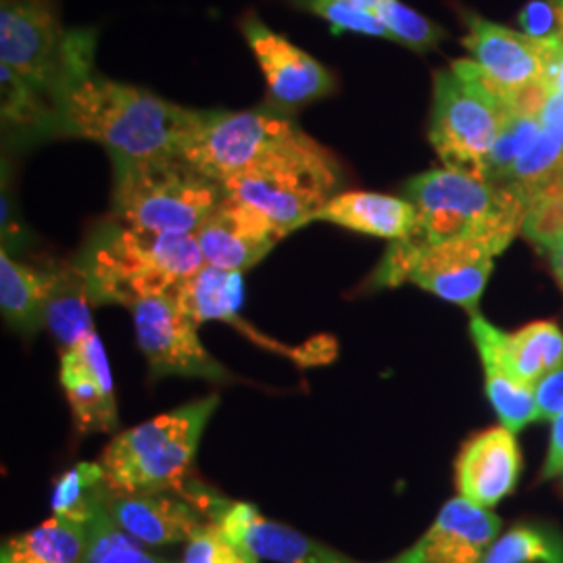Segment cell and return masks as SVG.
<instances>
[{"label":"cell","instance_id":"cell-31","mask_svg":"<svg viewBox=\"0 0 563 563\" xmlns=\"http://www.w3.org/2000/svg\"><path fill=\"white\" fill-rule=\"evenodd\" d=\"M81 563H174L144 549L125 534L107 511V504L88 523V541Z\"/></svg>","mask_w":563,"mask_h":563},{"label":"cell","instance_id":"cell-32","mask_svg":"<svg viewBox=\"0 0 563 563\" xmlns=\"http://www.w3.org/2000/svg\"><path fill=\"white\" fill-rule=\"evenodd\" d=\"M543 123L537 118H523L511 113L505 120L504 128L493 144L486 163H484V181L504 186L516 163L522 159L523 153L539 139Z\"/></svg>","mask_w":563,"mask_h":563},{"label":"cell","instance_id":"cell-44","mask_svg":"<svg viewBox=\"0 0 563 563\" xmlns=\"http://www.w3.org/2000/svg\"><path fill=\"white\" fill-rule=\"evenodd\" d=\"M562 478H563V472H562Z\"/></svg>","mask_w":563,"mask_h":563},{"label":"cell","instance_id":"cell-4","mask_svg":"<svg viewBox=\"0 0 563 563\" xmlns=\"http://www.w3.org/2000/svg\"><path fill=\"white\" fill-rule=\"evenodd\" d=\"M97 305H134L174 295L205 260L195 234H157L109 225L80 260Z\"/></svg>","mask_w":563,"mask_h":563},{"label":"cell","instance_id":"cell-34","mask_svg":"<svg viewBox=\"0 0 563 563\" xmlns=\"http://www.w3.org/2000/svg\"><path fill=\"white\" fill-rule=\"evenodd\" d=\"M522 234L543 251L563 241V176L530 197Z\"/></svg>","mask_w":563,"mask_h":563},{"label":"cell","instance_id":"cell-21","mask_svg":"<svg viewBox=\"0 0 563 563\" xmlns=\"http://www.w3.org/2000/svg\"><path fill=\"white\" fill-rule=\"evenodd\" d=\"M316 222L334 223L360 234L399 242L413 234L418 209L405 197L351 190L339 192L325 202Z\"/></svg>","mask_w":563,"mask_h":563},{"label":"cell","instance_id":"cell-17","mask_svg":"<svg viewBox=\"0 0 563 563\" xmlns=\"http://www.w3.org/2000/svg\"><path fill=\"white\" fill-rule=\"evenodd\" d=\"M522 453L516 432L505 426L488 428L463 444L455 463L460 497L490 509L516 488Z\"/></svg>","mask_w":563,"mask_h":563},{"label":"cell","instance_id":"cell-37","mask_svg":"<svg viewBox=\"0 0 563 563\" xmlns=\"http://www.w3.org/2000/svg\"><path fill=\"white\" fill-rule=\"evenodd\" d=\"M523 34L537 41H563V0H532L518 15Z\"/></svg>","mask_w":563,"mask_h":563},{"label":"cell","instance_id":"cell-13","mask_svg":"<svg viewBox=\"0 0 563 563\" xmlns=\"http://www.w3.org/2000/svg\"><path fill=\"white\" fill-rule=\"evenodd\" d=\"M195 239L207 265L242 274L262 262L284 234L257 209L223 195L197 228Z\"/></svg>","mask_w":563,"mask_h":563},{"label":"cell","instance_id":"cell-19","mask_svg":"<svg viewBox=\"0 0 563 563\" xmlns=\"http://www.w3.org/2000/svg\"><path fill=\"white\" fill-rule=\"evenodd\" d=\"M218 523L236 543L244 544L267 562L360 563L290 526L267 520L255 505L232 501Z\"/></svg>","mask_w":563,"mask_h":563},{"label":"cell","instance_id":"cell-11","mask_svg":"<svg viewBox=\"0 0 563 563\" xmlns=\"http://www.w3.org/2000/svg\"><path fill=\"white\" fill-rule=\"evenodd\" d=\"M128 309L153 376H186L216 383L230 378V372L202 346L197 334L199 325L181 311L174 295L142 299Z\"/></svg>","mask_w":563,"mask_h":563},{"label":"cell","instance_id":"cell-26","mask_svg":"<svg viewBox=\"0 0 563 563\" xmlns=\"http://www.w3.org/2000/svg\"><path fill=\"white\" fill-rule=\"evenodd\" d=\"M88 526L51 516L41 526L13 537L2 547V558L21 563H81Z\"/></svg>","mask_w":563,"mask_h":563},{"label":"cell","instance_id":"cell-36","mask_svg":"<svg viewBox=\"0 0 563 563\" xmlns=\"http://www.w3.org/2000/svg\"><path fill=\"white\" fill-rule=\"evenodd\" d=\"M180 563H260V558L236 543L220 523L209 522L186 543Z\"/></svg>","mask_w":563,"mask_h":563},{"label":"cell","instance_id":"cell-42","mask_svg":"<svg viewBox=\"0 0 563 563\" xmlns=\"http://www.w3.org/2000/svg\"><path fill=\"white\" fill-rule=\"evenodd\" d=\"M353 2H355L357 7H362V9L372 13V9H374V7H378V4L384 2V0H353Z\"/></svg>","mask_w":563,"mask_h":563},{"label":"cell","instance_id":"cell-14","mask_svg":"<svg viewBox=\"0 0 563 563\" xmlns=\"http://www.w3.org/2000/svg\"><path fill=\"white\" fill-rule=\"evenodd\" d=\"M467 34L463 46L484 74L504 90L520 88L530 81L544 80L551 59L562 41H537L523 32L467 15Z\"/></svg>","mask_w":563,"mask_h":563},{"label":"cell","instance_id":"cell-2","mask_svg":"<svg viewBox=\"0 0 563 563\" xmlns=\"http://www.w3.org/2000/svg\"><path fill=\"white\" fill-rule=\"evenodd\" d=\"M218 405L220 397L209 395L115 437L99 460L111 495L178 493L202 511L213 495L199 484L190 486L188 478Z\"/></svg>","mask_w":563,"mask_h":563},{"label":"cell","instance_id":"cell-7","mask_svg":"<svg viewBox=\"0 0 563 563\" xmlns=\"http://www.w3.org/2000/svg\"><path fill=\"white\" fill-rule=\"evenodd\" d=\"M505 92L474 59L437 74L428 139L446 169L484 180L486 157L514 113Z\"/></svg>","mask_w":563,"mask_h":563},{"label":"cell","instance_id":"cell-27","mask_svg":"<svg viewBox=\"0 0 563 563\" xmlns=\"http://www.w3.org/2000/svg\"><path fill=\"white\" fill-rule=\"evenodd\" d=\"M109 497L111 490L101 463L80 462L55 481L51 507L53 516L88 526Z\"/></svg>","mask_w":563,"mask_h":563},{"label":"cell","instance_id":"cell-35","mask_svg":"<svg viewBox=\"0 0 563 563\" xmlns=\"http://www.w3.org/2000/svg\"><path fill=\"white\" fill-rule=\"evenodd\" d=\"M295 7L309 11L330 23L334 34H363L390 41L388 30L374 13L357 7L353 0H290Z\"/></svg>","mask_w":563,"mask_h":563},{"label":"cell","instance_id":"cell-28","mask_svg":"<svg viewBox=\"0 0 563 563\" xmlns=\"http://www.w3.org/2000/svg\"><path fill=\"white\" fill-rule=\"evenodd\" d=\"M0 109L2 123L23 139H46L53 136V102L38 92L34 86L21 80L9 67L0 65Z\"/></svg>","mask_w":563,"mask_h":563},{"label":"cell","instance_id":"cell-1","mask_svg":"<svg viewBox=\"0 0 563 563\" xmlns=\"http://www.w3.org/2000/svg\"><path fill=\"white\" fill-rule=\"evenodd\" d=\"M53 136L104 146L111 157L181 155L201 111L95 71V32L71 30L53 92Z\"/></svg>","mask_w":563,"mask_h":563},{"label":"cell","instance_id":"cell-24","mask_svg":"<svg viewBox=\"0 0 563 563\" xmlns=\"http://www.w3.org/2000/svg\"><path fill=\"white\" fill-rule=\"evenodd\" d=\"M505 362L528 386H534L562 362L563 332L555 322H532L516 332H495Z\"/></svg>","mask_w":563,"mask_h":563},{"label":"cell","instance_id":"cell-38","mask_svg":"<svg viewBox=\"0 0 563 563\" xmlns=\"http://www.w3.org/2000/svg\"><path fill=\"white\" fill-rule=\"evenodd\" d=\"M553 95L551 86L547 84V80L530 81V84H523L520 88H514V90H507L505 92V101L509 104V109L518 115L523 118H537L541 120V113H543L549 97Z\"/></svg>","mask_w":563,"mask_h":563},{"label":"cell","instance_id":"cell-6","mask_svg":"<svg viewBox=\"0 0 563 563\" xmlns=\"http://www.w3.org/2000/svg\"><path fill=\"white\" fill-rule=\"evenodd\" d=\"M113 159V213L121 225L157 234H195L223 199L220 181L181 155Z\"/></svg>","mask_w":563,"mask_h":563},{"label":"cell","instance_id":"cell-8","mask_svg":"<svg viewBox=\"0 0 563 563\" xmlns=\"http://www.w3.org/2000/svg\"><path fill=\"white\" fill-rule=\"evenodd\" d=\"M495 257L490 244L474 239L439 242L413 251L390 244L374 274V284L395 288L411 282L443 301L474 311L493 274Z\"/></svg>","mask_w":563,"mask_h":563},{"label":"cell","instance_id":"cell-33","mask_svg":"<svg viewBox=\"0 0 563 563\" xmlns=\"http://www.w3.org/2000/svg\"><path fill=\"white\" fill-rule=\"evenodd\" d=\"M372 13L383 21L384 27L390 34V41L399 42L411 51H432L446 38V32L441 25L405 7L399 0H384L372 9Z\"/></svg>","mask_w":563,"mask_h":563},{"label":"cell","instance_id":"cell-41","mask_svg":"<svg viewBox=\"0 0 563 563\" xmlns=\"http://www.w3.org/2000/svg\"><path fill=\"white\" fill-rule=\"evenodd\" d=\"M547 255H549L551 269H553V274H555V278L560 282V286H562L563 290V241L553 244V246L547 251Z\"/></svg>","mask_w":563,"mask_h":563},{"label":"cell","instance_id":"cell-10","mask_svg":"<svg viewBox=\"0 0 563 563\" xmlns=\"http://www.w3.org/2000/svg\"><path fill=\"white\" fill-rule=\"evenodd\" d=\"M69 32L53 0H0V65L53 102Z\"/></svg>","mask_w":563,"mask_h":563},{"label":"cell","instance_id":"cell-39","mask_svg":"<svg viewBox=\"0 0 563 563\" xmlns=\"http://www.w3.org/2000/svg\"><path fill=\"white\" fill-rule=\"evenodd\" d=\"M539 420L553 422L563 411V357L541 383L537 384Z\"/></svg>","mask_w":563,"mask_h":563},{"label":"cell","instance_id":"cell-40","mask_svg":"<svg viewBox=\"0 0 563 563\" xmlns=\"http://www.w3.org/2000/svg\"><path fill=\"white\" fill-rule=\"evenodd\" d=\"M544 80L551 86L553 92H558V95L563 97V41L560 42V46H558V51H555V55L551 59V65L547 69Z\"/></svg>","mask_w":563,"mask_h":563},{"label":"cell","instance_id":"cell-16","mask_svg":"<svg viewBox=\"0 0 563 563\" xmlns=\"http://www.w3.org/2000/svg\"><path fill=\"white\" fill-rule=\"evenodd\" d=\"M59 380L80 434L118 428L111 365L97 332L60 353Z\"/></svg>","mask_w":563,"mask_h":563},{"label":"cell","instance_id":"cell-12","mask_svg":"<svg viewBox=\"0 0 563 563\" xmlns=\"http://www.w3.org/2000/svg\"><path fill=\"white\" fill-rule=\"evenodd\" d=\"M242 34L262 67L269 99L278 107L297 109L336 90V78L323 63L274 32L260 18H244Z\"/></svg>","mask_w":563,"mask_h":563},{"label":"cell","instance_id":"cell-30","mask_svg":"<svg viewBox=\"0 0 563 563\" xmlns=\"http://www.w3.org/2000/svg\"><path fill=\"white\" fill-rule=\"evenodd\" d=\"M484 563H563V537L551 526L522 523L495 541Z\"/></svg>","mask_w":563,"mask_h":563},{"label":"cell","instance_id":"cell-3","mask_svg":"<svg viewBox=\"0 0 563 563\" xmlns=\"http://www.w3.org/2000/svg\"><path fill=\"white\" fill-rule=\"evenodd\" d=\"M405 199L418 209L409 239L390 242L405 251L439 242L474 239L493 246L497 255L522 232L528 202L501 184L478 180L453 169H432L405 184Z\"/></svg>","mask_w":563,"mask_h":563},{"label":"cell","instance_id":"cell-43","mask_svg":"<svg viewBox=\"0 0 563 563\" xmlns=\"http://www.w3.org/2000/svg\"><path fill=\"white\" fill-rule=\"evenodd\" d=\"M2 563H21V562H15V560H9V558H2Z\"/></svg>","mask_w":563,"mask_h":563},{"label":"cell","instance_id":"cell-20","mask_svg":"<svg viewBox=\"0 0 563 563\" xmlns=\"http://www.w3.org/2000/svg\"><path fill=\"white\" fill-rule=\"evenodd\" d=\"M497 325L488 322L481 313L472 316L470 334L478 349L484 367V384L488 401L495 407L501 426L511 432H520L528 423L539 422L537 390L505 362L504 353L497 344Z\"/></svg>","mask_w":563,"mask_h":563},{"label":"cell","instance_id":"cell-9","mask_svg":"<svg viewBox=\"0 0 563 563\" xmlns=\"http://www.w3.org/2000/svg\"><path fill=\"white\" fill-rule=\"evenodd\" d=\"M297 130V121L276 111H201L199 123L184 142L181 157L223 184Z\"/></svg>","mask_w":563,"mask_h":563},{"label":"cell","instance_id":"cell-23","mask_svg":"<svg viewBox=\"0 0 563 563\" xmlns=\"http://www.w3.org/2000/svg\"><path fill=\"white\" fill-rule=\"evenodd\" d=\"M174 299L197 325L202 322L232 323L246 336L262 341L260 334L241 320L244 302V280L241 272H228L205 263L199 272L188 276L174 290Z\"/></svg>","mask_w":563,"mask_h":563},{"label":"cell","instance_id":"cell-18","mask_svg":"<svg viewBox=\"0 0 563 563\" xmlns=\"http://www.w3.org/2000/svg\"><path fill=\"white\" fill-rule=\"evenodd\" d=\"M107 511L125 534L144 547L188 543L209 523L197 505L176 493L111 495Z\"/></svg>","mask_w":563,"mask_h":563},{"label":"cell","instance_id":"cell-25","mask_svg":"<svg viewBox=\"0 0 563 563\" xmlns=\"http://www.w3.org/2000/svg\"><path fill=\"white\" fill-rule=\"evenodd\" d=\"M46 274L25 263L15 262L7 249L0 253V307L2 318L23 334L44 325Z\"/></svg>","mask_w":563,"mask_h":563},{"label":"cell","instance_id":"cell-22","mask_svg":"<svg viewBox=\"0 0 563 563\" xmlns=\"http://www.w3.org/2000/svg\"><path fill=\"white\" fill-rule=\"evenodd\" d=\"M44 328L53 332L65 351L97 332L92 322V305L97 301L80 262L59 263L44 269Z\"/></svg>","mask_w":563,"mask_h":563},{"label":"cell","instance_id":"cell-29","mask_svg":"<svg viewBox=\"0 0 563 563\" xmlns=\"http://www.w3.org/2000/svg\"><path fill=\"white\" fill-rule=\"evenodd\" d=\"M560 176H563V128H543L504 186L516 188L528 202Z\"/></svg>","mask_w":563,"mask_h":563},{"label":"cell","instance_id":"cell-5","mask_svg":"<svg viewBox=\"0 0 563 563\" xmlns=\"http://www.w3.org/2000/svg\"><path fill=\"white\" fill-rule=\"evenodd\" d=\"M339 159L301 128L276 144L239 176L222 184L223 195L257 209L284 236L316 222L325 202L339 195Z\"/></svg>","mask_w":563,"mask_h":563},{"label":"cell","instance_id":"cell-15","mask_svg":"<svg viewBox=\"0 0 563 563\" xmlns=\"http://www.w3.org/2000/svg\"><path fill=\"white\" fill-rule=\"evenodd\" d=\"M499 530L501 520L490 509L455 497L418 543L386 563H484Z\"/></svg>","mask_w":563,"mask_h":563}]
</instances>
